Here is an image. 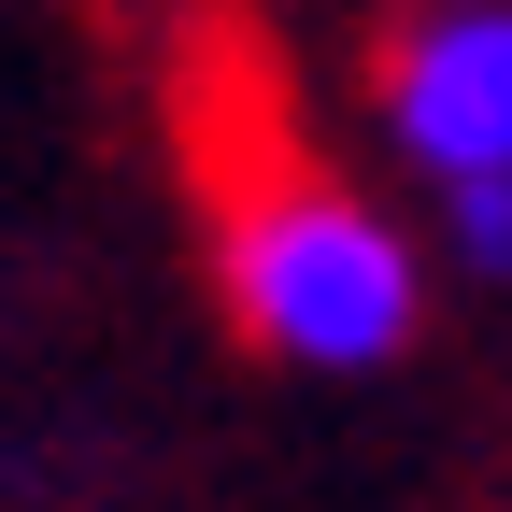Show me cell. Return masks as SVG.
Wrapping results in <instances>:
<instances>
[{
  "label": "cell",
  "instance_id": "4",
  "mask_svg": "<svg viewBox=\"0 0 512 512\" xmlns=\"http://www.w3.org/2000/svg\"><path fill=\"white\" fill-rule=\"evenodd\" d=\"M413 15H427V0H413Z\"/></svg>",
  "mask_w": 512,
  "mask_h": 512
},
{
  "label": "cell",
  "instance_id": "3",
  "mask_svg": "<svg viewBox=\"0 0 512 512\" xmlns=\"http://www.w3.org/2000/svg\"><path fill=\"white\" fill-rule=\"evenodd\" d=\"M441 242L470 271H512V185H441Z\"/></svg>",
  "mask_w": 512,
  "mask_h": 512
},
{
  "label": "cell",
  "instance_id": "1",
  "mask_svg": "<svg viewBox=\"0 0 512 512\" xmlns=\"http://www.w3.org/2000/svg\"><path fill=\"white\" fill-rule=\"evenodd\" d=\"M214 256H228L242 342L285 356V370H384V356L413 342V313H427L413 242L384 228L342 171H313L299 143H271V157L228 185Z\"/></svg>",
  "mask_w": 512,
  "mask_h": 512
},
{
  "label": "cell",
  "instance_id": "2",
  "mask_svg": "<svg viewBox=\"0 0 512 512\" xmlns=\"http://www.w3.org/2000/svg\"><path fill=\"white\" fill-rule=\"evenodd\" d=\"M384 128L427 185H512V0H427L384 43Z\"/></svg>",
  "mask_w": 512,
  "mask_h": 512
}]
</instances>
